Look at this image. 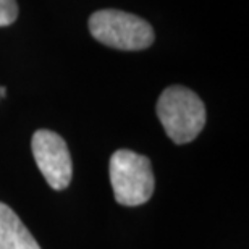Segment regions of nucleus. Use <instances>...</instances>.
<instances>
[{
  "label": "nucleus",
  "mask_w": 249,
  "mask_h": 249,
  "mask_svg": "<svg viewBox=\"0 0 249 249\" xmlns=\"http://www.w3.org/2000/svg\"><path fill=\"white\" fill-rule=\"evenodd\" d=\"M157 117L175 144L197 138L206 124V107L199 96L185 86H170L157 101Z\"/></svg>",
  "instance_id": "1"
},
{
  "label": "nucleus",
  "mask_w": 249,
  "mask_h": 249,
  "mask_svg": "<svg viewBox=\"0 0 249 249\" xmlns=\"http://www.w3.org/2000/svg\"><path fill=\"white\" fill-rule=\"evenodd\" d=\"M110 183L122 206L136 207L147 202L156 188L151 160L129 149H118L110 157Z\"/></svg>",
  "instance_id": "2"
},
{
  "label": "nucleus",
  "mask_w": 249,
  "mask_h": 249,
  "mask_svg": "<svg viewBox=\"0 0 249 249\" xmlns=\"http://www.w3.org/2000/svg\"><path fill=\"white\" fill-rule=\"evenodd\" d=\"M89 31L96 41L120 51H142L152 46L156 37L146 19L120 10H99L92 13Z\"/></svg>",
  "instance_id": "3"
},
{
  "label": "nucleus",
  "mask_w": 249,
  "mask_h": 249,
  "mask_svg": "<svg viewBox=\"0 0 249 249\" xmlns=\"http://www.w3.org/2000/svg\"><path fill=\"white\" fill-rule=\"evenodd\" d=\"M33 156L49 186L57 191L68 188L73 175V163L68 146L60 134L51 129H37L31 141Z\"/></svg>",
  "instance_id": "4"
},
{
  "label": "nucleus",
  "mask_w": 249,
  "mask_h": 249,
  "mask_svg": "<svg viewBox=\"0 0 249 249\" xmlns=\"http://www.w3.org/2000/svg\"><path fill=\"white\" fill-rule=\"evenodd\" d=\"M0 249H41L13 209L0 202Z\"/></svg>",
  "instance_id": "5"
},
{
  "label": "nucleus",
  "mask_w": 249,
  "mask_h": 249,
  "mask_svg": "<svg viewBox=\"0 0 249 249\" xmlns=\"http://www.w3.org/2000/svg\"><path fill=\"white\" fill-rule=\"evenodd\" d=\"M18 17L17 0H0V28L10 26Z\"/></svg>",
  "instance_id": "6"
},
{
  "label": "nucleus",
  "mask_w": 249,
  "mask_h": 249,
  "mask_svg": "<svg viewBox=\"0 0 249 249\" xmlns=\"http://www.w3.org/2000/svg\"><path fill=\"white\" fill-rule=\"evenodd\" d=\"M5 96H7V89L3 86H0V97H5Z\"/></svg>",
  "instance_id": "7"
}]
</instances>
